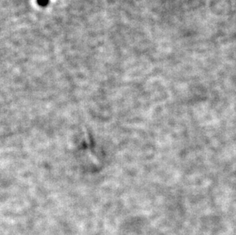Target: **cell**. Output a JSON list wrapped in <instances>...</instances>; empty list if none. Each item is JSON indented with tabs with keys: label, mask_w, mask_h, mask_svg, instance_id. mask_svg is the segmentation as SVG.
I'll list each match as a JSON object with an SVG mask.
<instances>
[{
	"label": "cell",
	"mask_w": 236,
	"mask_h": 235,
	"mask_svg": "<svg viewBox=\"0 0 236 235\" xmlns=\"http://www.w3.org/2000/svg\"><path fill=\"white\" fill-rule=\"evenodd\" d=\"M37 3L40 6H46L48 4L49 0H37Z\"/></svg>",
	"instance_id": "6da1fadb"
}]
</instances>
